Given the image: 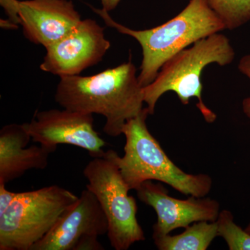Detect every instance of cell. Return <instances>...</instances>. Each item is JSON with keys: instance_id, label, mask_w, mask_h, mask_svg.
Returning a JSON list of instances; mask_svg holds the SVG:
<instances>
[{"instance_id": "6da1fadb", "label": "cell", "mask_w": 250, "mask_h": 250, "mask_svg": "<svg viewBox=\"0 0 250 250\" xmlns=\"http://www.w3.org/2000/svg\"><path fill=\"white\" fill-rule=\"evenodd\" d=\"M55 100L63 108L106 118L104 132L123 134L126 122L144 109L143 87L131 60L92 76L60 77Z\"/></svg>"}, {"instance_id": "7a4b0ae2", "label": "cell", "mask_w": 250, "mask_h": 250, "mask_svg": "<svg viewBox=\"0 0 250 250\" xmlns=\"http://www.w3.org/2000/svg\"><path fill=\"white\" fill-rule=\"evenodd\" d=\"M106 25L136 39L142 48L139 81L143 87L155 80L164 63L197 41L226 29L206 0H190L177 16L161 25L134 30L113 21L104 9L93 8Z\"/></svg>"}, {"instance_id": "3957f363", "label": "cell", "mask_w": 250, "mask_h": 250, "mask_svg": "<svg viewBox=\"0 0 250 250\" xmlns=\"http://www.w3.org/2000/svg\"><path fill=\"white\" fill-rule=\"evenodd\" d=\"M147 108L125 125L124 155L116 154L120 170L130 190H136L147 181L167 184L185 195L206 197L211 190L208 174L187 173L179 168L163 149L160 143L148 129Z\"/></svg>"}, {"instance_id": "277c9868", "label": "cell", "mask_w": 250, "mask_h": 250, "mask_svg": "<svg viewBox=\"0 0 250 250\" xmlns=\"http://www.w3.org/2000/svg\"><path fill=\"white\" fill-rule=\"evenodd\" d=\"M234 58L235 51L229 39L220 32L197 41L174 54L163 65L155 80L143 87L144 101L149 115L154 114L161 97L172 91L184 105L188 104L190 99L196 98L197 108L204 119L208 123H214L216 114L202 100V72L210 64L229 65Z\"/></svg>"}, {"instance_id": "5b68a950", "label": "cell", "mask_w": 250, "mask_h": 250, "mask_svg": "<svg viewBox=\"0 0 250 250\" xmlns=\"http://www.w3.org/2000/svg\"><path fill=\"white\" fill-rule=\"evenodd\" d=\"M78 197L57 185L15 192L0 210V250H30Z\"/></svg>"}, {"instance_id": "8992f818", "label": "cell", "mask_w": 250, "mask_h": 250, "mask_svg": "<svg viewBox=\"0 0 250 250\" xmlns=\"http://www.w3.org/2000/svg\"><path fill=\"white\" fill-rule=\"evenodd\" d=\"M113 149L93 157L83 174L88 180L86 188L98 199L108 224L107 236L116 250H127L134 243L146 240L138 222V206L125 182Z\"/></svg>"}, {"instance_id": "52a82bcc", "label": "cell", "mask_w": 250, "mask_h": 250, "mask_svg": "<svg viewBox=\"0 0 250 250\" xmlns=\"http://www.w3.org/2000/svg\"><path fill=\"white\" fill-rule=\"evenodd\" d=\"M108 229L107 218L100 202L86 188L30 250H103L98 238L107 234Z\"/></svg>"}, {"instance_id": "ba28073f", "label": "cell", "mask_w": 250, "mask_h": 250, "mask_svg": "<svg viewBox=\"0 0 250 250\" xmlns=\"http://www.w3.org/2000/svg\"><path fill=\"white\" fill-rule=\"evenodd\" d=\"M111 47L104 29L94 20L85 19L48 47L40 68L60 77L80 75L103 60Z\"/></svg>"}, {"instance_id": "9c48e42d", "label": "cell", "mask_w": 250, "mask_h": 250, "mask_svg": "<svg viewBox=\"0 0 250 250\" xmlns=\"http://www.w3.org/2000/svg\"><path fill=\"white\" fill-rule=\"evenodd\" d=\"M93 123V114L64 108L36 111L32 121L24 124L34 142L54 151L58 145H72L97 157L104 153L106 142L94 129Z\"/></svg>"}, {"instance_id": "30bf717a", "label": "cell", "mask_w": 250, "mask_h": 250, "mask_svg": "<svg viewBox=\"0 0 250 250\" xmlns=\"http://www.w3.org/2000/svg\"><path fill=\"white\" fill-rule=\"evenodd\" d=\"M136 190L138 198L152 207L157 215L152 236L170 234L176 229L186 228L196 222L216 221L220 212L217 200L195 196L185 200L174 198L162 184L152 181L143 182Z\"/></svg>"}, {"instance_id": "8fae6325", "label": "cell", "mask_w": 250, "mask_h": 250, "mask_svg": "<svg viewBox=\"0 0 250 250\" xmlns=\"http://www.w3.org/2000/svg\"><path fill=\"white\" fill-rule=\"evenodd\" d=\"M24 35L31 42L48 47L82 21L69 0H25L18 2Z\"/></svg>"}, {"instance_id": "7c38bea8", "label": "cell", "mask_w": 250, "mask_h": 250, "mask_svg": "<svg viewBox=\"0 0 250 250\" xmlns=\"http://www.w3.org/2000/svg\"><path fill=\"white\" fill-rule=\"evenodd\" d=\"M31 137L24 124L5 125L0 130V184H6L27 171L43 170L53 149L40 145L27 147Z\"/></svg>"}, {"instance_id": "4fadbf2b", "label": "cell", "mask_w": 250, "mask_h": 250, "mask_svg": "<svg viewBox=\"0 0 250 250\" xmlns=\"http://www.w3.org/2000/svg\"><path fill=\"white\" fill-rule=\"evenodd\" d=\"M218 237L217 222H196L179 234L152 236L159 250H207Z\"/></svg>"}, {"instance_id": "5bb4252c", "label": "cell", "mask_w": 250, "mask_h": 250, "mask_svg": "<svg viewBox=\"0 0 250 250\" xmlns=\"http://www.w3.org/2000/svg\"><path fill=\"white\" fill-rule=\"evenodd\" d=\"M223 21L226 29L234 30L250 21V0H206Z\"/></svg>"}, {"instance_id": "9a60e30c", "label": "cell", "mask_w": 250, "mask_h": 250, "mask_svg": "<svg viewBox=\"0 0 250 250\" xmlns=\"http://www.w3.org/2000/svg\"><path fill=\"white\" fill-rule=\"evenodd\" d=\"M218 236L223 238L229 250H250V233L236 225L232 213L220 210L216 220Z\"/></svg>"}, {"instance_id": "2e32d148", "label": "cell", "mask_w": 250, "mask_h": 250, "mask_svg": "<svg viewBox=\"0 0 250 250\" xmlns=\"http://www.w3.org/2000/svg\"><path fill=\"white\" fill-rule=\"evenodd\" d=\"M238 70L250 80V54L242 57L238 63ZM243 113L250 120V97L245 98L242 103Z\"/></svg>"}, {"instance_id": "e0dca14e", "label": "cell", "mask_w": 250, "mask_h": 250, "mask_svg": "<svg viewBox=\"0 0 250 250\" xmlns=\"http://www.w3.org/2000/svg\"><path fill=\"white\" fill-rule=\"evenodd\" d=\"M18 0H1V5L9 16V21L14 24H21V18L18 14Z\"/></svg>"}, {"instance_id": "ac0fdd59", "label": "cell", "mask_w": 250, "mask_h": 250, "mask_svg": "<svg viewBox=\"0 0 250 250\" xmlns=\"http://www.w3.org/2000/svg\"><path fill=\"white\" fill-rule=\"evenodd\" d=\"M121 1V0H100L103 6V9L108 12L116 9Z\"/></svg>"}, {"instance_id": "d6986e66", "label": "cell", "mask_w": 250, "mask_h": 250, "mask_svg": "<svg viewBox=\"0 0 250 250\" xmlns=\"http://www.w3.org/2000/svg\"><path fill=\"white\" fill-rule=\"evenodd\" d=\"M0 25L3 29H17L18 25L14 24V23L11 22L9 20H2L1 19V22H0Z\"/></svg>"}, {"instance_id": "ffe728a7", "label": "cell", "mask_w": 250, "mask_h": 250, "mask_svg": "<svg viewBox=\"0 0 250 250\" xmlns=\"http://www.w3.org/2000/svg\"><path fill=\"white\" fill-rule=\"evenodd\" d=\"M248 233H250V223L248 224V226L245 229Z\"/></svg>"}]
</instances>
